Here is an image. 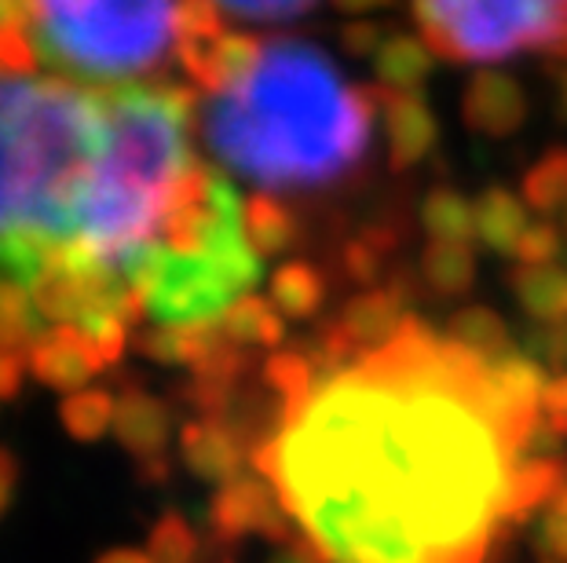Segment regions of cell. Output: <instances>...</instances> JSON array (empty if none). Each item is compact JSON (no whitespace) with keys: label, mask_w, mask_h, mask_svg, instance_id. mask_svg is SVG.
<instances>
[{"label":"cell","mask_w":567,"mask_h":563,"mask_svg":"<svg viewBox=\"0 0 567 563\" xmlns=\"http://www.w3.org/2000/svg\"><path fill=\"white\" fill-rule=\"evenodd\" d=\"M516 461L487 363L417 319L326 369L252 447L322 563H487L513 526Z\"/></svg>","instance_id":"6da1fadb"},{"label":"cell","mask_w":567,"mask_h":563,"mask_svg":"<svg viewBox=\"0 0 567 563\" xmlns=\"http://www.w3.org/2000/svg\"><path fill=\"white\" fill-rule=\"evenodd\" d=\"M106 139V95L0 70V290L30 296L33 307L55 285H92L136 304L89 260Z\"/></svg>","instance_id":"7a4b0ae2"},{"label":"cell","mask_w":567,"mask_h":563,"mask_svg":"<svg viewBox=\"0 0 567 563\" xmlns=\"http://www.w3.org/2000/svg\"><path fill=\"white\" fill-rule=\"evenodd\" d=\"M198 117L227 173L264 190H319L367 161L378 95L352 85L316 41L279 33L243 85L209 95Z\"/></svg>","instance_id":"3957f363"},{"label":"cell","mask_w":567,"mask_h":563,"mask_svg":"<svg viewBox=\"0 0 567 563\" xmlns=\"http://www.w3.org/2000/svg\"><path fill=\"white\" fill-rule=\"evenodd\" d=\"M22 19L33 52L84 81L147 74L176 48L173 0H22Z\"/></svg>","instance_id":"277c9868"},{"label":"cell","mask_w":567,"mask_h":563,"mask_svg":"<svg viewBox=\"0 0 567 563\" xmlns=\"http://www.w3.org/2000/svg\"><path fill=\"white\" fill-rule=\"evenodd\" d=\"M260 274L264 257L243 231V198L235 190L198 253H173L165 246L154 249L136 279V301L151 326L213 330L224 322L231 304L252 293Z\"/></svg>","instance_id":"5b68a950"},{"label":"cell","mask_w":567,"mask_h":563,"mask_svg":"<svg viewBox=\"0 0 567 563\" xmlns=\"http://www.w3.org/2000/svg\"><path fill=\"white\" fill-rule=\"evenodd\" d=\"M410 11L421 41L446 63L567 59V0H410Z\"/></svg>","instance_id":"8992f818"},{"label":"cell","mask_w":567,"mask_h":563,"mask_svg":"<svg viewBox=\"0 0 567 563\" xmlns=\"http://www.w3.org/2000/svg\"><path fill=\"white\" fill-rule=\"evenodd\" d=\"M417 296V285L410 274H389V282L359 290L352 301H344V307L337 311V319L322 330L319 355L326 369L355 363L373 352H381L384 344H392L400 337V330L406 326V307Z\"/></svg>","instance_id":"52a82bcc"},{"label":"cell","mask_w":567,"mask_h":563,"mask_svg":"<svg viewBox=\"0 0 567 563\" xmlns=\"http://www.w3.org/2000/svg\"><path fill=\"white\" fill-rule=\"evenodd\" d=\"M209 526L220 545H235L243 538H264V542L286 545L297 538L279 490L271 487L268 476L257 472H243L216 490L209 505Z\"/></svg>","instance_id":"ba28073f"},{"label":"cell","mask_w":567,"mask_h":563,"mask_svg":"<svg viewBox=\"0 0 567 563\" xmlns=\"http://www.w3.org/2000/svg\"><path fill=\"white\" fill-rule=\"evenodd\" d=\"M260 52H264L260 38L231 33V30H216V33H209V38L176 41L179 63H184L190 81L209 95L235 92L252 74Z\"/></svg>","instance_id":"9c48e42d"},{"label":"cell","mask_w":567,"mask_h":563,"mask_svg":"<svg viewBox=\"0 0 567 563\" xmlns=\"http://www.w3.org/2000/svg\"><path fill=\"white\" fill-rule=\"evenodd\" d=\"M378 95V117L384 132V150H389V169L406 173L436 150L440 143V117L421 100V92H389L373 85Z\"/></svg>","instance_id":"30bf717a"},{"label":"cell","mask_w":567,"mask_h":563,"mask_svg":"<svg viewBox=\"0 0 567 563\" xmlns=\"http://www.w3.org/2000/svg\"><path fill=\"white\" fill-rule=\"evenodd\" d=\"M530 103L524 85L498 66H480L462 92V122L484 139H509L527 125Z\"/></svg>","instance_id":"8fae6325"},{"label":"cell","mask_w":567,"mask_h":563,"mask_svg":"<svg viewBox=\"0 0 567 563\" xmlns=\"http://www.w3.org/2000/svg\"><path fill=\"white\" fill-rule=\"evenodd\" d=\"M179 458L198 479L224 487L246 472V458L252 453L246 450L235 425H227L224 417H202L179 432Z\"/></svg>","instance_id":"7c38bea8"},{"label":"cell","mask_w":567,"mask_h":563,"mask_svg":"<svg viewBox=\"0 0 567 563\" xmlns=\"http://www.w3.org/2000/svg\"><path fill=\"white\" fill-rule=\"evenodd\" d=\"M168 432H173V410H168V403H162L158 395L143 388H125L117 395L114 436L128 453H136V465L151 458H165Z\"/></svg>","instance_id":"4fadbf2b"},{"label":"cell","mask_w":567,"mask_h":563,"mask_svg":"<svg viewBox=\"0 0 567 563\" xmlns=\"http://www.w3.org/2000/svg\"><path fill=\"white\" fill-rule=\"evenodd\" d=\"M27 366L41 385L63 392H81V385H89L92 374H100V363H95L89 341L74 330H55L41 337L30 347Z\"/></svg>","instance_id":"5bb4252c"},{"label":"cell","mask_w":567,"mask_h":563,"mask_svg":"<svg viewBox=\"0 0 567 563\" xmlns=\"http://www.w3.org/2000/svg\"><path fill=\"white\" fill-rule=\"evenodd\" d=\"M432 66H436L432 48L421 41V33L406 30H389V38H384L378 55H373L378 85L389 92H421L429 85Z\"/></svg>","instance_id":"9a60e30c"},{"label":"cell","mask_w":567,"mask_h":563,"mask_svg":"<svg viewBox=\"0 0 567 563\" xmlns=\"http://www.w3.org/2000/svg\"><path fill=\"white\" fill-rule=\"evenodd\" d=\"M509 290L524 315L535 326H560L567 322V268L546 263V268H524L516 263L509 271Z\"/></svg>","instance_id":"2e32d148"},{"label":"cell","mask_w":567,"mask_h":563,"mask_svg":"<svg viewBox=\"0 0 567 563\" xmlns=\"http://www.w3.org/2000/svg\"><path fill=\"white\" fill-rule=\"evenodd\" d=\"M473 206H476V242L484 246L487 253L513 257L524 231L530 227L527 201L505 187H487Z\"/></svg>","instance_id":"e0dca14e"},{"label":"cell","mask_w":567,"mask_h":563,"mask_svg":"<svg viewBox=\"0 0 567 563\" xmlns=\"http://www.w3.org/2000/svg\"><path fill=\"white\" fill-rule=\"evenodd\" d=\"M417 282L436 301H454L476 285L473 242H429L417 257Z\"/></svg>","instance_id":"ac0fdd59"},{"label":"cell","mask_w":567,"mask_h":563,"mask_svg":"<svg viewBox=\"0 0 567 563\" xmlns=\"http://www.w3.org/2000/svg\"><path fill=\"white\" fill-rule=\"evenodd\" d=\"M567 490V458H520L509 487V520L524 526Z\"/></svg>","instance_id":"d6986e66"},{"label":"cell","mask_w":567,"mask_h":563,"mask_svg":"<svg viewBox=\"0 0 567 563\" xmlns=\"http://www.w3.org/2000/svg\"><path fill=\"white\" fill-rule=\"evenodd\" d=\"M446 337L487 366L516 352L509 322H505L494 307H484V304H468L462 311H454L451 322H446Z\"/></svg>","instance_id":"ffe728a7"},{"label":"cell","mask_w":567,"mask_h":563,"mask_svg":"<svg viewBox=\"0 0 567 563\" xmlns=\"http://www.w3.org/2000/svg\"><path fill=\"white\" fill-rule=\"evenodd\" d=\"M243 231L249 238V246L268 260V257H282L286 249L297 246L300 223L293 217V209H286L271 190H260V195L243 201Z\"/></svg>","instance_id":"44dd1931"},{"label":"cell","mask_w":567,"mask_h":563,"mask_svg":"<svg viewBox=\"0 0 567 563\" xmlns=\"http://www.w3.org/2000/svg\"><path fill=\"white\" fill-rule=\"evenodd\" d=\"M268 301L279 307L282 319L308 322L316 319L326 304V279L316 263L308 260H286L279 271L271 274V296Z\"/></svg>","instance_id":"7402d4cb"},{"label":"cell","mask_w":567,"mask_h":563,"mask_svg":"<svg viewBox=\"0 0 567 563\" xmlns=\"http://www.w3.org/2000/svg\"><path fill=\"white\" fill-rule=\"evenodd\" d=\"M429 242H473L476 238V206L454 187H432L417 209Z\"/></svg>","instance_id":"603a6c76"},{"label":"cell","mask_w":567,"mask_h":563,"mask_svg":"<svg viewBox=\"0 0 567 563\" xmlns=\"http://www.w3.org/2000/svg\"><path fill=\"white\" fill-rule=\"evenodd\" d=\"M220 333L238 347H275L286 337V322L268 296L246 293L243 301L231 304V311L220 322Z\"/></svg>","instance_id":"cb8c5ba5"},{"label":"cell","mask_w":567,"mask_h":563,"mask_svg":"<svg viewBox=\"0 0 567 563\" xmlns=\"http://www.w3.org/2000/svg\"><path fill=\"white\" fill-rule=\"evenodd\" d=\"M524 201L542 220L564 217L567 212V147H549L524 173Z\"/></svg>","instance_id":"d4e9b609"},{"label":"cell","mask_w":567,"mask_h":563,"mask_svg":"<svg viewBox=\"0 0 567 563\" xmlns=\"http://www.w3.org/2000/svg\"><path fill=\"white\" fill-rule=\"evenodd\" d=\"M63 425L66 432L78 442H95L103 439L114 428V414H117V399L103 388H81L70 392L63 399Z\"/></svg>","instance_id":"484cf974"},{"label":"cell","mask_w":567,"mask_h":563,"mask_svg":"<svg viewBox=\"0 0 567 563\" xmlns=\"http://www.w3.org/2000/svg\"><path fill=\"white\" fill-rule=\"evenodd\" d=\"M147 556L154 563H202V538L187 517L165 512L147 538Z\"/></svg>","instance_id":"4316f807"},{"label":"cell","mask_w":567,"mask_h":563,"mask_svg":"<svg viewBox=\"0 0 567 563\" xmlns=\"http://www.w3.org/2000/svg\"><path fill=\"white\" fill-rule=\"evenodd\" d=\"M213 4L246 22H289L308 15L319 0H213Z\"/></svg>","instance_id":"83f0119b"},{"label":"cell","mask_w":567,"mask_h":563,"mask_svg":"<svg viewBox=\"0 0 567 563\" xmlns=\"http://www.w3.org/2000/svg\"><path fill=\"white\" fill-rule=\"evenodd\" d=\"M564 253V231L553 220H530L524 231L520 246H516L513 260L524 263V268H546V263H557Z\"/></svg>","instance_id":"f1b7e54d"},{"label":"cell","mask_w":567,"mask_h":563,"mask_svg":"<svg viewBox=\"0 0 567 563\" xmlns=\"http://www.w3.org/2000/svg\"><path fill=\"white\" fill-rule=\"evenodd\" d=\"M535 553L542 563H567V490L542 512L538 534H535Z\"/></svg>","instance_id":"f546056e"},{"label":"cell","mask_w":567,"mask_h":563,"mask_svg":"<svg viewBox=\"0 0 567 563\" xmlns=\"http://www.w3.org/2000/svg\"><path fill=\"white\" fill-rule=\"evenodd\" d=\"M389 38V27H378L373 19H352L341 27V48L348 59H373Z\"/></svg>","instance_id":"4dcf8cb0"},{"label":"cell","mask_w":567,"mask_h":563,"mask_svg":"<svg viewBox=\"0 0 567 563\" xmlns=\"http://www.w3.org/2000/svg\"><path fill=\"white\" fill-rule=\"evenodd\" d=\"M530 352L538 355L542 366L567 374V322H560V326H535V333H530Z\"/></svg>","instance_id":"1f68e13d"},{"label":"cell","mask_w":567,"mask_h":563,"mask_svg":"<svg viewBox=\"0 0 567 563\" xmlns=\"http://www.w3.org/2000/svg\"><path fill=\"white\" fill-rule=\"evenodd\" d=\"M542 417L567 439V374H553L542 388Z\"/></svg>","instance_id":"d6a6232c"},{"label":"cell","mask_w":567,"mask_h":563,"mask_svg":"<svg viewBox=\"0 0 567 563\" xmlns=\"http://www.w3.org/2000/svg\"><path fill=\"white\" fill-rule=\"evenodd\" d=\"M22 369H27L22 355L19 352H4V347H0V399H11V395L19 392Z\"/></svg>","instance_id":"836d02e7"},{"label":"cell","mask_w":567,"mask_h":563,"mask_svg":"<svg viewBox=\"0 0 567 563\" xmlns=\"http://www.w3.org/2000/svg\"><path fill=\"white\" fill-rule=\"evenodd\" d=\"M268 563H322V560H319L316 549H311V542H305V538L297 534L293 542H286V545L275 549V556Z\"/></svg>","instance_id":"e575fe53"},{"label":"cell","mask_w":567,"mask_h":563,"mask_svg":"<svg viewBox=\"0 0 567 563\" xmlns=\"http://www.w3.org/2000/svg\"><path fill=\"white\" fill-rule=\"evenodd\" d=\"M16 479H19V465L8 450H0V512L8 509L11 494H16Z\"/></svg>","instance_id":"d590c367"},{"label":"cell","mask_w":567,"mask_h":563,"mask_svg":"<svg viewBox=\"0 0 567 563\" xmlns=\"http://www.w3.org/2000/svg\"><path fill=\"white\" fill-rule=\"evenodd\" d=\"M330 4L337 11H344V15H352V19H367V15H373V11L392 8L395 0H330Z\"/></svg>","instance_id":"8d00e7d4"},{"label":"cell","mask_w":567,"mask_h":563,"mask_svg":"<svg viewBox=\"0 0 567 563\" xmlns=\"http://www.w3.org/2000/svg\"><path fill=\"white\" fill-rule=\"evenodd\" d=\"M140 479L143 483H165L168 472H173V465H168V458H151V461H140Z\"/></svg>","instance_id":"74e56055"},{"label":"cell","mask_w":567,"mask_h":563,"mask_svg":"<svg viewBox=\"0 0 567 563\" xmlns=\"http://www.w3.org/2000/svg\"><path fill=\"white\" fill-rule=\"evenodd\" d=\"M19 22H27L22 19V0H0V33L19 27Z\"/></svg>","instance_id":"f35d334b"},{"label":"cell","mask_w":567,"mask_h":563,"mask_svg":"<svg viewBox=\"0 0 567 563\" xmlns=\"http://www.w3.org/2000/svg\"><path fill=\"white\" fill-rule=\"evenodd\" d=\"M95 563H154L147 553H140V549H111V553H103Z\"/></svg>","instance_id":"ab89813d"},{"label":"cell","mask_w":567,"mask_h":563,"mask_svg":"<svg viewBox=\"0 0 567 563\" xmlns=\"http://www.w3.org/2000/svg\"><path fill=\"white\" fill-rule=\"evenodd\" d=\"M557 106H560V117L567 122V66L560 70V95H557Z\"/></svg>","instance_id":"60d3db41"},{"label":"cell","mask_w":567,"mask_h":563,"mask_svg":"<svg viewBox=\"0 0 567 563\" xmlns=\"http://www.w3.org/2000/svg\"><path fill=\"white\" fill-rule=\"evenodd\" d=\"M564 238H567V212H564Z\"/></svg>","instance_id":"b9f144b4"},{"label":"cell","mask_w":567,"mask_h":563,"mask_svg":"<svg viewBox=\"0 0 567 563\" xmlns=\"http://www.w3.org/2000/svg\"><path fill=\"white\" fill-rule=\"evenodd\" d=\"M224 563H231V560H224Z\"/></svg>","instance_id":"7bdbcfd3"}]
</instances>
